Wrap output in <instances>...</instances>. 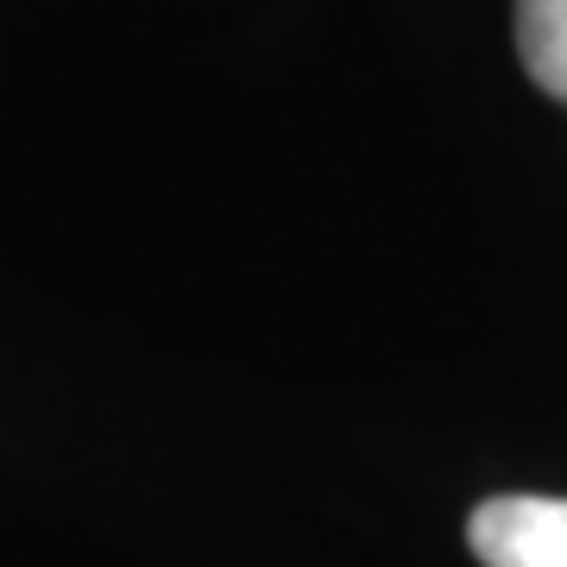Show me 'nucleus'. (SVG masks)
Segmentation results:
<instances>
[{
    "label": "nucleus",
    "mask_w": 567,
    "mask_h": 567,
    "mask_svg": "<svg viewBox=\"0 0 567 567\" xmlns=\"http://www.w3.org/2000/svg\"><path fill=\"white\" fill-rule=\"evenodd\" d=\"M517 51L529 82L567 102V0H517Z\"/></svg>",
    "instance_id": "f03ea898"
},
{
    "label": "nucleus",
    "mask_w": 567,
    "mask_h": 567,
    "mask_svg": "<svg viewBox=\"0 0 567 567\" xmlns=\"http://www.w3.org/2000/svg\"><path fill=\"white\" fill-rule=\"evenodd\" d=\"M466 543L486 567H567V498L505 492L466 517Z\"/></svg>",
    "instance_id": "f257e3e1"
}]
</instances>
